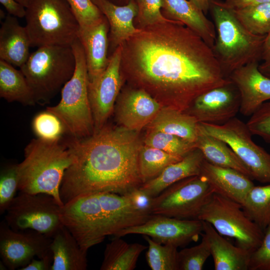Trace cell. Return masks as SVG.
Instances as JSON below:
<instances>
[{
    "label": "cell",
    "instance_id": "cell-7",
    "mask_svg": "<svg viewBox=\"0 0 270 270\" xmlns=\"http://www.w3.org/2000/svg\"><path fill=\"white\" fill-rule=\"evenodd\" d=\"M76 60L71 78L61 90L56 106L46 110L57 116L70 137L81 139L94 132V125L88 92V76L84 52L78 38L72 44Z\"/></svg>",
    "mask_w": 270,
    "mask_h": 270
},
{
    "label": "cell",
    "instance_id": "cell-24",
    "mask_svg": "<svg viewBox=\"0 0 270 270\" xmlns=\"http://www.w3.org/2000/svg\"><path fill=\"white\" fill-rule=\"evenodd\" d=\"M50 270H86L88 251L82 249L68 230L62 226L52 238Z\"/></svg>",
    "mask_w": 270,
    "mask_h": 270
},
{
    "label": "cell",
    "instance_id": "cell-5",
    "mask_svg": "<svg viewBox=\"0 0 270 270\" xmlns=\"http://www.w3.org/2000/svg\"><path fill=\"white\" fill-rule=\"evenodd\" d=\"M209 10L216 32L212 50L226 77L249 63L262 60L266 36L249 32L224 1L210 0Z\"/></svg>",
    "mask_w": 270,
    "mask_h": 270
},
{
    "label": "cell",
    "instance_id": "cell-31",
    "mask_svg": "<svg viewBox=\"0 0 270 270\" xmlns=\"http://www.w3.org/2000/svg\"><path fill=\"white\" fill-rule=\"evenodd\" d=\"M241 205L246 216L264 232L270 224V184L254 186Z\"/></svg>",
    "mask_w": 270,
    "mask_h": 270
},
{
    "label": "cell",
    "instance_id": "cell-16",
    "mask_svg": "<svg viewBox=\"0 0 270 270\" xmlns=\"http://www.w3.org/2000/svg\"><path fill=\"white\" fill-rule=\"evenodd\" d=\"M240 105L239 92L231 82L198 96L184 112L198 122L221 124L236 116Z\"/></svg>",
    "mask_w": 270,
    "mask_h": 270
},
{
    "label": "cell",
    "instance_id": "cell-1",
    "mask_svg": "<svg viewBox=\"0 0 270 270\" xmlns=\"http://www.w3.org/2000/svg\"><path fill=\"white\" fill-rule=\"evenodd\" d=\"M184 26L175 20L164 38L141 39L134 50L140 76L164 87L167 106L182 112L198 96L232 82L224 74L212 48Z\"/></svg>",
    "mask_w": 270,
    "mask_h": 270
},
{
    "label": "cell",
    "instance_id": "cell-10",
    "mask_svg": "<svg viewBox=\"0 0 270 270\" xmlns=\"http://www.w3.org/2000/svg\"><path fill=\"white\" fill-rule=\"evenodd\" d=\"M198 128L228 144L248 169L252 180L270 184V154L253 141L246 123L234 117L221 124L199 122Z\"/></svg>",
    "mask_w": 270,
    "mask_h": 270
},
{
    "label": "cell",
    "instance_id": "cell-34",
    "mask_svg": "<svg viewBox=\"0 0 270 270\" xmlns=\"http://www.w3.org/2000/svg\"><path fill=\"white\" fill-rule=\"evenodd\" d=\"M148 244L146 260L152 270H178V247L158 243L143 236Z\"/></svg>",
    "mask_w": 270,
    "mask_h": 270
},
{
    "label": "cell",
    "instance_id": "cell-37",
    "mask_svg": "<svg viewBox=\"0 0 270 270\" xmlns=\"http://www.w3.org/2000/svg\"><path fill=\"white\" fill-rule=\"evenodd\" d=\"M200 242L194 246L178 252V270H202L211 255L210 247L206 236L202 234Z\"/></svg>",
    "mask_w": 270,
    "mask_h": 270
},
{
    "label": "cell",
    "instance_id": "cell-17",
    "mask_svg": "<svg viewBox=\"0 0 270 270\" xmlns=\"http://www.w3.org/2000/svg\"><path fill=\"white\" fill-rule=\"evenodd\" d=\"M259 64V62L249 63L228 76L239 92V112L244 116H250L263 103L270 100V78L260 71Z\"/></svg>",
    "mask_w": 270,
    "mask_h": 270
},
{
    "label": "cell",
    "instance_id": "cell-47",
    "mask_svg": "<svg viewBox=\"0 0 270 270\" xmlns=\"http://www.w3.org/2000/svg\"><path fill=\"white\" fill-rule=\"evenodd\" d=\"M262 60L264 62H270V32L266 36L264 40Z\"/></svg>",
    "mask_w": 270,
    "mask_h": 270
},
{
    "label": "cell",
    "instance_id": "cell-22",
    "mask_svg": "<svg viewBox=\"0 0 270 270\" xmlns=\"http://www.w3.org/2000/svg\"><path fill=\"white\" fill-rule=\"evenodd\" d=\"M203 232L210 247L215 270H248L252 252L234 246L208 222L202 221Z\"/></svg>",
    "mask_w": 270,
    "mask_h": 270
},
{
    "label": "cell",
    "instance_id": "cell-44",
    "mask_svg": "<svg viewBox=\"0 0 270 270\" xmlns=\"http://www.w3.org/2000/svg\"><path fill=\"white\" fill-rule=\"evenodd\" d=\"M0 2L8 14L18 18H24L26 8L16 0H0Z\"/></svg>",
    "mask_w": 270,
    "mask_h": 270
},
{
    "label": "cell",
    "instance_id": "cell-39",
    "mask_svg": "<svg viewBox=\"0 0 270 270\" xmlns=\"http://www.w3.org/2000/svg\"><path fill=\"white\" fill-rule=\"evenodd\" d=\"M80 26L85 28L96 24L104 17L92 0H66Z\"/></svg>",
    "mask_w": 270,
    "mask_h": 270
},
{
    "label": "cell",
    "instance_id": "cell-25",
    "mask_svg": "<svg viewBox=\"0 0 270 270\" xmlns=\"http://www.w3.org/2000/svg\"><path fill=\"white\" fill-rule=\"evenodd\" d=\"M92 0L106 18L114 44H120L141 32L133 24V20L138 12L135 0H130L122 6L116 4L108 0Z\"/></svg>",
    "mask_w": 270,
    "mask_h": 270
},
{
    "label": "cell",
    "instance_id": "cell-15",
    "mask_svg": "<svg viewBox=\"0 0 270 270\" xmlns=\"http://www.w3.org/2000/svg\"><path fill=\"white\" fill-rule=\"evenodd\" d=\"M122 47L120 45L110 56L104 72L88 81L89 100L94 125V132L102 128L112 114L122 85L120 66Z\"/></svg>",
    "mask_w": 270,
    "mask_h": 270
},
{
    "label": "cell",
    "instance_id": "cell-4",
    "mask_svg": "<svg viewBox=\"0 0 270 270\" xmlns=\"http://www.w3.org/2000/svg\"><path fill=\"white\" fill-rule=\"evenodd\" d=\"M74 160L68 139L32 140L24 148V160L18 164V190L21 192L50 195L62 206L60 187Z\"/></svg>",
    "mask_w": 270,
    "mask_h": 270
},
{
    "label": "cell",
    "instance_id": "cell-6",
    "mask_svg": "<svg viewBox=\"0 0 270 270\" xmlns=\"http://www.w3.org/2000/svg\"><path fill=\"white\" fill-rule=\"evenodd\" d=\"M76 60L71 46L38 48L20 66L36 104H44L62 90L72 76Z\"/></svg>",
    "mask_w": 270,
    "mask_h": 270
},
{
    "label": "cell",
    "instance_id": "cell-48",
    "mask_svg": "<svg viewBox=\"0 0 270 270\" xmlns=\"http://www.w3.org/2000/svg\"><path fill=\"white\" fill-rule=\"evenodd\" d=\"M206 14L210 9V0H189Z\"/></svg>",
    "mask_w": 270,
    "mask_h": 270
},
{
    "label": "cell",
    "instance_id": "cell-30",
    "mask_svg": "<svg viewBox=\"0 0 270 270\" xmlns=\"http://www.w3.org/2000/svg\"><path fill=\"white\" fill-rule=\"evenodd\" d=\"M122 237L114 236L104 251L101 270H132L140 254L147 246L138 244H128Z\"/></svg>",
    "mask_w": 270,
    "mask_h": 270
},
{
    "label": "cell",
    "instance_id": "cell-11",
    "mask_svg": "<svg viewBox=\"0 0 270 270\" xmlns=\"http://www.w3.org/2000/svg\"><path fill=\"white\" fill-rule=\"evenodd\" d=\"M61 207L50 195L20 192L7 208L4 220L13 230H32L52 238L64 226Z\"/></svg>",
    "mask_w": 270,
    "mask_h": 270
},
{
    "label": "cell",
    "instance_id": "cell-20",
    "mask_svg": "<svg viewBox=\"0 0 270 270\" xmlns=\"http://www.w3.org/2000/svg\"><path fill=\"white\" fill-rule=\"evenodd\" d=\"M108 22L104 16L91 26L80 28L78 39L84 48L89 82L100 76L106 68Z\"/></svg>",
    "mask_w": 270,
    "mask_h": 270
},
{
    "label": "cell",
    "instance_id": "cell-9",
    "mask_svg": "<svg viewBox=\"0 0 270 270\" xmlns=\"http://www.w3.org/2000/svg\"><path fill=\"white\" fill-rule=\"evenodd\" d=\"M198 219L210 224L221 235L234 238L237 246L253 252L261 244L264 232L244 212L242 205L214 193Z\"/></svg>",
    "mask_w": 270,
    "mask_h": 270
},
{
    "label": "cell",
    "instance_id": "cell-21",
    "mask_svg": "<svg viewBox=\"0 0 270 270\" xmlns=\"http://www.w3.org/2000/svg\"><path fill=\"white\" fill-rule=\"evenodd\" d=\"M30 42L26 28L17 18L6 15L0 28V60L20 67L30 55Z\"/></svg>",
    "mask_w": 270,
    "mask_h": 270
},
{
    "label": "cell",
    "instance_id": "cell-36",
    "mask_svg": "<svg viewBox=\"0 0 270 270\" xmlns=\"http://www.w3.org/2000/svg\"><path fill=\"white\" fill-rule=\"evenodd\" d=\"M32 128L37 138L46 140H58L66 134L60 120L46 110L36 114L32 121Z\"/></svg>",
    "mask_w": 270,
    "mask_h": 270
},
{
    "label": "cell",
    "instance_id": "cell-45",
    "mask_svg": "<svg viewBox=\"0 0 270 270\" xmlns=\"http://www.w3.org/2000/svg\"><path fill=\"white\" fill-rule=\"evenodd\" d=\"M270 2V0H224L226 6L232 10L242 9L260 4Z\"/></svg>",
    "mask_w": 270,
    "mask_h": 270
},
{
    "label": "cell",
    "instance_id": "cell-29",
    "mask_svg": "<svg viewBox=\"0 0 270 270\" xmlns=\"http://www.w3.org/2000/svg\"><path fill=\"white\" fill-rule=\"evenodd\" d=\"M0 96L7 102L24 106L36 104L29 85L20 70L0 60Z\"/></svg>",
    "mask_w": 270,
    "mask_h": 270
},
{
    "label": "cell",
    "instance_id": "cell-26",
    "mask_svg": "<svg viewBox=\"0 0 270 270\" xmlns=\"http://www.w3.org/2000/svg\"><path fill=\"white\" fill-rule=\"evenodd\" d=\"M164 10L171 19L182 22L212 48L216 38L214 24L189 0H164Z\"/></svg>",
    "mask_w": 270,
    "mask_h": 270
},
{
    "label": "cell",
    "instance_id": "cell-43",
    "mask_svg": "<svg viewBox=\"0 0 270 270\" xmlns=\"http://www.w3.org/2000/svg\"><path fill=\"white\" fill-rule=\"evenodd\" d=\"M126 195L133 206L138 210L150 214L154 198L151 197L140 188H136Z\"/></svg>",
    "mask_w": 270,
    "mask_h": 270
},
{
    "label": "cell",
    "instance_id": "cell-42",
    "mask_svg": "<svg viewBox=\"0 0 270 270\" xmlns=\"http://www.w3.org/2000/svg\"><path fill=\"white\" fill-rule=\"evenodd\" d=\"M248 270H270V224L261 244L250 254Z\"/></svg>",
    "mask_w": 270,
    "mask_h": 270
},
{
    "label": "cell",
    "instance_id": "cell-12",
    "mask_svg": "<svg viewBox=\"0 0 270 270\" xmlns=\"http://www.w3.org/2000/svg\"><path fill=\"white\" fill-rule=\"evenodd\" d=\"M214 190L204 176H190L170 185L153 198L152 214L180 219H198Z\"/></svg>",
    "mask_w": 270,
    "mask_h": 270
},
{
    "label": "cell",
    "instance_id": "cell-19",
    "mask_svg": "<svg viewBox=\"0 0 270 270\" xmlns=\"http://www.w3.org/2000/svg\"><path fill=\"white\" fill-rule=\"evenodd\" d=\"M200 174L206 179L214 193L240 204L248 192L254 186L252 180L241 172L214 165L205 160Z\"/></svg>",
    "mask_w": 270,
    "mask_h": 270
},
{
    "label": "cell",
    "instance_id": "cell-3",
    "mask_svg": "<svg viewBox=\"0 0 270 270\" xmlns=\"http://www.w3.org/2000/svg\"><path fill=\"white\" fill-rule=\"evenodd\" d=\"M152 214L136 209L126 195L100 192L77 196L60 208V218L88 251L121 230L146 222Z\"/></svg>",
    "mask_w": 270,
    "mask_h": 270
},
{
    "label": "cell",
    "instance_id": "cell-28",
    "mask_svg": "<svg viewBox=\"0 0 270 270\" xmlns=\"http://www.w3.org/2000/svg\"><path fill=\"white\" fill-rule=\"evenodd\" d=\"M195 144L206 161L215 166L236 170L252 179L248 169L230 146L224 142L202 132L198 125Z\"/></svg>",
    "mask_w": 270,
    "mask_h": 270
},
{
    "label": "cell",
    "instance_id": "cell-33",
    "mask_svg": "<svg viewBox=\"0 0 270 270\" xmlns=\"http://www.w3.org/2000/svg\"><path fill=\"white\" fill-rule=\"evenodd\" d=\"M233 12L240 23L252 34L267 36L270 32V2Z\"/></svg>",
    "mask_w": 270,
    "mask_h": 270
},
{
    "label": "cell",
    "instance_id": "cell-13",
    "mask_svg": "<svg viewBox=\"0 0 270 270\" xmlns=\"http://www.w3.org/2000/svg\"><path fill=\"white\" fill-rule=\"evenodd\" d=\"M52 238L32 230H14L3 220L0 224V256L10 270L27 266L35 256H52Z\"/></svg>",
    "mask_w": 270,
    "mask_h": 270
},
{
    "label": "cell",
    "instance_id": "cell-46",
    "mask_svg": "<svg viewBox=\"0 0 270 270\" xmlns=\"http://www.w3.org/2000/svg\"><path fill=\"white\" fill-rule=\"evenodd\" d=\"M52 263V257H48L38 260L32 259L26 266L20 270H50Z\"/></svg>",
    "mask_w": 270,
    "mask_h": 270
},
{
    "label": "cell",
    "instance_id": "cell-49",
    "mask_svg": "<svg viewBox=\"0 0 270 270\" xmlns=\"http://www.w3.org/2000/svg\"><path fill=\"white\" fill-rule=\"evenodd\" d=\"M258 69L262 74L270 78V62H263L260 64Z\"/></svg>",
    "mask_w": 270,
    "mask_h": 270
},
{
    "label": "cell",
    "instance_id": "cell-51",
    "mask_svg": "<svg viewBox=\"0 0 270 270\" xmlns=\"http://www.w3.org/2000/svg\"><path fill=\"white\" fill-rule=\"evenodd\" d=\"M108 1H110V2H112V3H114L116 4H117V5H119V6H122V0H108ZM129 2L130 0H128Z\"/></svg>",
    "mask_w": 270,
    "mask_h": 270
},
{
    "label": "cell",
    "instance_id": "cell-41",
    "mask_svg": "<svg viewBox=\"0 0 270 270\" xmlns=\"http://www.w3.org/2000/svg\"><path fill=\"white\" fill-rule=\"evenodd\" d=\"M252 135L270 143V101L263 103L246 123Z\"/></svg>",
    "mask_w": 270,
    "mask_h": 270
},
{
    "label": "cell",
    "instance_id": "cell-23",
    "mask_svg": "<svg viewBox=\"0 0 270 270\" xmlns=\"http://www.w3.org/2000/svg\"><path fill=\"white\" fill-rule=\"evenodd\" d=\"M204 160L202 152L196 148L181 160L166 166L157 177L143 184L140 188L154 198L174 183L200 174Z\"/></svg>",
    "mask_w": 270,
    "mask_h": 270
},
{
    "label": "cell",
    "instance_id": "cell-18",
    "mask_svg": "<svg viewBox=\"0 0 270 270\" xmlns=\"http://www.w3.org/2000/svg\"><path fill=\"white\" fill-rule=\"evenodd\" d=\"M160 104L146 92L136 90L121 100L116 109V119L121 126L137 132L148 125L156 116Z\"/></svg>",
    "mask_w": 270,
    "mask_h": 270
},
{
    "label": "cell",
    "instance_id": "cell-8",
    "mask_svg": "<svg viewBox=\"0 0 270 270\" xmlns=\"http://www.w3.org/2000/svg\"><path fill=\"white\" fill-rule=\"evenodd\" d=\"M26 10L31 47L71 46L78 38L80 26L66 0H32Z\"/></svg>",
    "mask_w": 270,
    "mask_h": 270
},
{
    "label": "cell",
    "instance_id": "cell-2",
    "mask_svg": "<svg viewBox=\"0 0 270 270\" xmlns=\"http://www.w3.org/2000/svg\"><path fill=\"white\" fill-rule=\"evenodd\" d=\"M68 140L74 160L60 187L64 204L96 193L126 195L143 184L138 164L142 145L136 132L104 126L90 136Z\"/></svg>",
    "mask_w": 270,
    "mask_h": 270
},
{
    "label": "cell",
    "instance_id": "cell-27",
    "mask_svg": "<svg viewBox=\"0 0 270 270\" xmlns=\"http://www.w3.org/2000/svg\"><path fill=\"white\" fill-rule=\"evenodd\" d=\"M198 122L193 116L172 107L161 108L148 125L150 130L163 132L195 143Z\"/></svg>",
    "mask_w": 270,
    "mask_h": 270
},
{
    "label": "cell",
    "instance_id": "cell-32",
    "mask_svg": "<svg viewBox=\"0 0 270 270\" xmlns=\"http://www.w3.org/2000/svg\"><path fill=\"white\" fill-rule=\"evenodd\" d=\"M182 158V156L170 154L156 148L145 144L142 146L138 164L142 183L156 178L166 166Z\"/></svg>",
    "mask_w": 270,
    "mask_h": 270
},
{
    "label": "cell",
    "instance_id": "cell-40",
    "mask_svg": "<svg viewBox=\"0 0 270 270\" xmlns=\"http://www.w3.org/2000/svg\"><path fill=\"white\" fill-rule=\"evenodd\" d=\"M138 7L137 16L144 25L168 24L174 20L166 18L161 12L164 6V0H135Z\"/></svg>",
    "mask_w": 270,
    "mask_h": 270
},
{
    "label": "cell",
    "instance_id": "cell-50",
    "mask_svg": "<svg viewBox=\"0 0 270 270\" xmlns=\"http://www.w3.org/2000/svg\"><path fill=\"white\" fill-rule=\"evenodd\" d=\"M24 8H27L32 0H16Z\"/></svg>",
    "mask_w": 270,
    "mask_h": 270
},
{
    "label": "cell",
    "instance_id": "cell-35",
    "mask_svg": "<svg viewBox=\"0 0 270 270\" xmlns=\"http://www.w3.org/2000/svg\"><path fill=\"white\" fill-rule=\"evenodd\" d=\"M144 144L182 157L196 148L195 143L154 130H150L144 140Z\"/></svg>",
    "mask_w": 270,
    "mask_h": 270
},
{
    "label": "cell",
    "instance_id": "cell-14",
    "mask_svg": "<svg viewBox=\"0 0 270 270\" xmlns=\"http://www.w3.org/2000/svg\"><path fill=\"white\" fill-rule=\"evenodd\" d=\"M202 232V221L198 219H180L152 214L144 223L125 228L115 236L142 234L160 244H172L178 248L196 242Z\"/></svg>",
    "mask_w": 270,
    "mask_h": 270
},
{
    "label": "cell",
    "instance_id": "cell-38",
    "mask_svg": "<svg viewBox=\"0 0 270 270\" xmlns=\"http://www.w3.org/2000/svg\"><path fill=\"white\" fill-rule=\"evenodd\" d=\"M18 164H12L3 168L0 174V213L6 212L14 198L18 188Z\"/></svg>",
    "mask_w": 270,
    "mask_h": 270
}]
</instances>
